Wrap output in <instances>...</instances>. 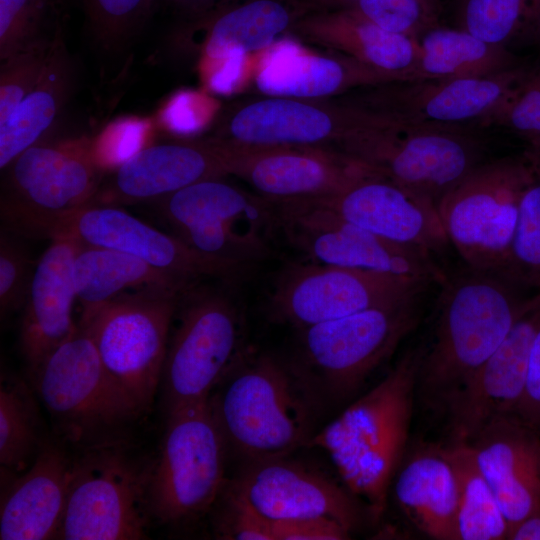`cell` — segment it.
I'll list each match as a JSON object with an SVG mask.
<instances>
[{"label": "cell", "mask_w": 540, "mask_h": 540, "mask_svg": "<svg viewBox=\"0 0 540 540\" xmlns=\"http://www.w3.org/2000/svg\"><path fill=\"white\" fill-rule=\"evenodd\" d=\"M479 127L505 128L529 144L540 140V63L528 65L518 84Z\"/></svg>", "instance_id": "cell-39"}, {"label": "cell", "mask_w": 540, "mask_h": 540, "mask_svg": "<svg viewBox=\"0 0 540 540\" xmlns=\"http://www.w3.org/2000/svg\"><path fill=\"white\" fill-rule=\"evenodd\" d=\"M53 0H0V61L47 38Z\"/></svg>", "instance_id": "cell-38"}, {"label": "cell", "mask_w": 540, "mask_h": 540, "mask_svg": "<svg viewBox=\"0 0 540 540\" xmlns=\"http://www.w3.org/2000/svg\"><path fill=\"white\" fill-rule=\"evenodd\" d=\"M179 323L167 346L161 383L168 414L207 402L244 355L243 327L233 301L209 288L185 290Z\"/></svg>", "instance_id": "cell-10"}, {"label": "cell", "mask_w": 540, "mask_h": 540, "mask_svg": "<svg viewBox=\"0 0 540 540\" xmlns=\"http://www.w3.org/2000/svg\"><path fill=\"white\" fill-rule=\"evenodd\" d=\"M346 9L386 31L414 39L439 24L440 11L426 0H353Z\"/></svg>", "instance_id": "cell-41"}, {"label": "cell", "mask_w": 540, "mask_h": 540, "mask_svg": "<svg viewBox=\"0 0 540 540\" xmlns=\"http://www.w3.org/2000/svg\"><path fill=\"white\" fill-rule=\"evenodd\" d=\"M183 292L153 288L125 293L82 327L106 371L142 413L161 383L169 329Z\"/></svg>", "instance_id": "cell-12"}, {"label": "cell", "mask_w": 540, "mask_h": 540, "mask_svg": "<svg viewBox=\"0 0 540 540\" xmlns=\"http://www.w3.org/2000/svg\"><path fill=\"white\" fill-rule=\"evenodd\" d=\"M59 1V0H58Z\"/></svg>", "instance_id": "cell-56"}, {"label": "cell", "mask_w": 540, "mask_h": 540, "mask_svg": "<svg viewBox=\"0 0 540 540\" xmlns=\"http://www.w3.org/2000/svg\"><path fill=\"white\" fill-rule=\"evenodd\" d=\"M32 385L22 378L4 375L0 382L1 475L26 471L47 441Z\"/></svg>", "instance_id": "cell-35"}, {"label": "cell", "mask_w": 540, "mask_h": 540, "mask_svg": "<svg viewBox=\"0 0 540 540\" xmlns=\"http://www.w3.org/2000/svg\"><path fill=\"white\" fill-rule=\"evenodd\" d=\"M417 44L412 80L490 76L520 64L507 47L489 44L458 27L438 24L421 34Z\"/></svg>", "instance_id": "cell-33"}, {"label": "cell", "mask_w": 540, "mask_h": 540, "mask_svg": "<svg viewBox=\"0 0 540 540\" xmlns=\"http://www.w3.org/2000/svg\"><path fill=\"white\" fill-rule=\"evenodd\" d=\"M226 174L225 151L217 140L149 145L104 178L90 205L158 201L198 181Z\"/></svg>", "instance_id": "cell-22"}, {"label": "cell", "mask_w": 540, "mask_h": 540, "mask_svg": "<svg viewBox=\"0 0 540 540\" xmlns=\"http://www.w3.org/2000/svg\"><path fill=\"white\" fill-rule=\"evenodd\" d=\"M529 64L483 77L438 78L382 83L357 108L418 124L480 126L518 84Z\"/></svg>", "instance_id": "cell-18"}, {"label": "cell", "mask_w": 540, "mask_h": 540, "mask_svg": "<svg viewBox=\"0 0 540 540\" xmlns=\"http://www.w3.org/2000/svg\"><path fill=\"white\" fill-rule=\"evenodd\" d=\"M213 529L226 540H273L270 520L260 515L225 485L215 502Z\"/></svg>", "instance_id": "cell-43"}, {"label": "cell", "mask_w": 540, "mask_h": 540, "mask_svg": "<svg viewBox=\"0 0 540 540\" xmlns=\"http://www.w3.org/2000/svg\"><path fill=\"white\" fill-rule=\"evenodd\" d=\"M272 204L220 178L198 181L158 200L161 215L181 240L238 269L269 254V236L278 224Z\"/></svg>", "instance_id": "cell-11"}, {"label": "cell", "mask_w": 540, "mask_h": 540, "mask_svg": "<svg viewBox=\"0 0 540 540\" xmlns=\"http://www.w3.org/2000/svg\"><path fill=\"white\" fill-rule=\"evenodd\" d=\"M56 436L78 450L124 440L143 413L106 371L86 329L78 326L30 377Z\"/></svg>", "instance_id": "cell-5"}, {"label": "cell", "mask_w": 540, "mask_h": 540, "mask_svg": "<svg viewBox=\"0 0 540 540\" xmlns=\"http://www.w3.org/2000/svg\"><path fill=\"white\" fill-rule=\"evenodd\" d=\"M94 38L105 49L123 46L142 26L156 0H84Z\"/></svg>", "instance_id": "cell-40"}, {"label": "cell", "mask_w": 540, "mask_h": 540, "mask_svg": "<svg viewBox=\"0 0 540 540\" xmlns=\"http://www.w3.org/2000/svg\"><path fill=\"white\" fill-rule=\"evenodd\" d=\"M529 37L540 43V14L529 34Z\"/></svg>", "instance_id": "cell-53"}, {"label": "cell", "mask_w": 540, "mask_h": 540, "mask_svg": "<svg viewBox=\"0 0 540 540\" xmlns=\"http://www.w3.org/2000/svg\"><path fill=\"white\" fill-rule=\"evenodd\" d=\"M2 215L11 227L90 205L104 178L93 139H46L21 152L5 169Z\"/></svg>", "instance_id": "cell-13"}, {"label": "cell", "mask_w": 540, "mask_h": 540, "mask_svg": "<svg viewBox=\"0 0 540 540\" xmlns=\"http://www.w3.org/2000/svg\"><path fill=\"white\" fill-rule=\"evenodd\" d=\"M298 25L326 36L352 59L393 81L412 80L418 58L417 39L386 31L349 9L308 17Z\"/></svg>", "instance_id": "cell-31"}, {"label": "cell", "mask_w": 540, "mask_h": 540, "mask_svg": "<svg viewBox=\"0 0 540 540\" xmlns=\"http://www.w3.org/2000/svg\"><path fill=\"white\" fill-rule=\"evenodd\" d=\"M298 16L288 0L229 1L201 16L207 34L205 57L214 62L232 50L247 54L269 48Z\"/></svg>", "instance_id": "cell-32"}, {"label": "cell", "mask_w": 540, "mask_h": 540, "mask_svg": "<svg viewBox=\"0 0 540 540\" xmlns=\"http://www.w3.org/2000/svg\"><path fill=\"white\" fill-rule=\"evenodd\" d=\"M14 228L47 238L63 234L83 245L123 252L193 283L201 277H227L239 270L199 253L178 236L150 226L119 206L87 205L54 216L28 219Z\"/></svg>", "instance_id": "cell-15"}, {"label": "cell", "mask_w": 540, "mask_h": 540, "mask_svg": "<svg viewBox=\"0 0 540 540\" xmlns=\"http://www.w3.org/2000/svg\"><path fill=\"white\" fill-rule=\"evenodd\" d=\"M540 328V293L448 408L454 440L468 442L490 419L514 413L526 387L530 354Z\"/></svg>", "instance_id": "cell-21"}, {"label": "cell", "mask_w": 540, "mask_h": 540, "mask_svg": "<svg viewBox=\"0 0 540 540\" xmlns=\"http://www.w3.org/2000/svg\"><path fill=\"white\" fill-rule=\"evenodd\" d=\"M246 62L247 53L237 49L214 61L208 76L210 90L223 95L234 92L244 79Z\"/></svg>", "instance_id": "cell-49"}, {"label": "cell", "mask_w": 540, "mask_h": 540, "mask_svg": "<svg viewBox=\"0 0 540 540\" xmlns=\"http://www.w3.org/2000/svg\"><path fill=\"white\" fill-rule=\"evenodd\" d=\"M273 540H346L351 532L336 521L302 519L271 521Z\"/></svg>", "instance_id": "cell-46"}, {"label": "cell", "mask_w": 540, "mask_h": 540, "mask_svg": "<svg viewBox=\"0 0 540 540\" xmlns=\"http://www.w3.org/2000/svg\"><path fill=\"white\" fill-rule=\"evenodd\" d=\"M165 2L193 16H201L230 0H156Z\"/></svg>", "instance_id": "cell-50"}, {"label": "cell", "mask_w": 540, "mask_h": 540, "mask_svg": "<svg viewBox=\"0 0 540 540\" xmlns=\"http://www.w3.org/2000/svg\"><path fill=\"white\" fill-rule=\"evenodd\" d=\"M149 123L140 119H124L108 127L93 139L94 156L104 170L115 169L144 146Z\"/></svg>", "instance_id": "cell-45"}, {"label": "cell", "mask_w": 540, "mask_h": 540, "mask_svg": "<svg viewBox=\"0 0 540 540\" xmlns=\"http://www.w3.org/2000/svg\"><path fill=\"white\" fill-rule=\"evenodd\" d=\"M77 302L81 308L78 326H86L113 299L129 292L164 288L183 292L194 283L156 268L132 255L81 244L73 265Z\"/></svg>", "instance_id": "cell-28"}, {"label": "cell", "mask_w": 540, "mask_h": 540, "mask_svg": "<svg viewBox=\"0 0 540 540\" xmlns=\"http://www.w3.org/2000/svg\"><path fill=\"white\" fill-rule=\"evenodd\" d=\"M49 239L34 268L20 324L19 346L28 377L77 329L73 265L81 243L63 234Z\"/></svg>", "instance_id": "cell-24"}, {"label": "cell", "mask_w": 540, "mask_h": 540, "mask_svg": "<svg viewBox=\"0 0 540 540\" xmlns=\"http://www.w3.org/2000/svg\"><path fill=\"white\" fill-rule=\"evenodd\" d=\"M318 1L323 2V3H345V4H349L353 0H318Z\"/></svg>", "instance_id": "cell-54"}, {"label": "cell", "mask_w": 540, "mask_h": 540, "mask_svg": "<svg viewBox=\"0 0 540 540\" xmlns=\"http://www.w3.org/2000/svg\"><path fill=\"white\" fill-rule=\"evenodd\" d=\"M309 201L395 243L422 248L431 254L449 244L437 205L380 174L359 179L336 194Z\"/></svg>", "instance_id": "cell-20"}, {"label": "cell", "mask_w": 540, "mask_h": 540, "mask_svg": "<svg viewBox=\"0 0 540 540\" xmlns=\"http://www.w3.org/2000/svg\"><path fill=\"white\" fill-rule=\"evenodd\" d=\"M441 286L430 339L419 345L418 388L428 404L448 410L533 294L501 274L469 267Z\"/></svg>", "instance_id": "cell-1"}, {"label": "cell", "mask_w": 540, "mask_h": 540, "mask_svg": "<svg viewBox=\"0 0 540 540\" xmlns=\"http://www.w3.org/2000/svg\"><path fill=\"white\" fill-rule=\"evenodd\" d=\"M72 457L46 441L30 467L1 475V540L58 539L71 477Z\"/></svg>", "instance_id": "cell-25"}, {"label": "cell", "mask_w": 540, "mask_h": 540, "mask_svg": "<svg viewBox=\"0 0 540 540\" xmlns=\"http://www.w3.org/2000/svg\"><path fill=\"white\" fill-rule=\"evenodd\" d=\"M395 499L409 521L437 540H459L458 485L445 449H426L400 469Z\"/></svg>", "instance_id": "cell-29"}, {"label": "cell", "mask_w": 540, "mask_h": 540, "mask_svg": "<svg viewBox=\"0 0 540 540\" xmlns=\"http://www.w3.org/2000/svg\"><path fill=\"white\" fill-rule=\"evenodd\" d=\"M540 0H458L457 27L493 45L505 46L529 34Z\"/></svg>", "instance_id": "cell-36"}, {"label": "cell", "mask_w": 540, "mask_h": 540, "mask_svg": "<svg viewBox=\"0 0 540 540\" xmlns=\"http://www.w3.org/2000/svg\"><path fill=\"white\" fill-rule=\"evenodd\" d=\"M420 346L409 350L372 389L316 432L308 447L324 450L347 489L372 520L386 508L400 465L418 387Z\"/></svg>", "instance_id": "cell-2"}, {"label": "cell", "mask_w": 540, "mask_h": 540, "mask_svg": "<svg viewBox=\"0 0 540 540\" xmlns=\"http://www.w3.org/2000/svg\"><path fill=\"white\" fill-rule=\"evenodd\" d=\"M58 539L140 540L152 516L149 481L152 460L134 457L116 441L79 450Z\"/></svg>", "instance_id": "cell-6"}, {"label": "cell", "mask_w": 540, "mask_h": 540, "mask_svg": "<svg viewBox=\"0 0 540 540\" xmlns=\"http://www.w3.org/2000/svg\"><path fill=\"white\" fill-rule=\"evenodd\" d=\"M225 488L271 521L328 519L352 532L365 516L347 488L287 456L248 461Z\"/></svg>", "instance_id": "cell-17"}, {"label": "cell", "mask_w": 540, "mask_h": 540, "mask_svg": "<svg viewBox=\"0 0 540 540\" xmlns=\"http://www.w3.org/2000/svg\"><path fill=\"white\" fill-rule=\"evenodd\" d=\"M509 525L540 509V431L514 413L498 415L468 441Z\"/></svg>", "instance_id": "cell-23"}, {"label": "cell", "mask_w": 540, "mask_h": 540, "mask_svg": "<svg viewBox=\"0 0 540 540\" xmlns=\"http://www.w3.org/2000/svg\"><path fill=\"white\" fill-rule=\"evenodd\" d=\"M393 81L358 61H340L311 53L301 45L283 39L269 47L255 76L264 94L285 98H319L354 85Z\"/></svg>", "instance_id": "cell-27"}, {"label": "cell", "mask_w": 540, "mask_h": 540, "mask_svg": "<svg viewBox=\"0 0 540 540\" xmlns=\"http://www.w3.org/2000/svg\"><path fill=\"white\" fill-rule=\"evenodd\" d=\"M534 177L525 154L484 161L440 199L448 241L469 268L502 273L521 197Z\"/></svg>", "instance_id": "cell-7"}, {"label": "cell", "mask_w": 540, "mask_h": 540, "mask_svg": "<svg viewBox=\"0 0 540 540\" xmlns=\"http://www.w3.org/2000/svg\"><path fill=\"white\" fill-rule=\"evenodd\" d=\"M501 275L530 294L540 293V176L536 173L521 197Z\"/></svg>", "instance_id": "cell-37"}, {"label": "cell", "mask_w": 540, "mask_h": 540, "mask_svg": "<svg viewBox=\"0 0 540 540\" xmlns=\"http://www.w3.org/2000/svg\"><path fill=\"white\" fill-rule=\"evenodd\" d=\"M34 270L27 253L2 232L0 239L1 318L24 306Z\"/></svg>", "instance_id": "cell-44"}, {"label": "cell", "mask_w": 540, "mask_h": 540, "mask_svg": "<svg viewBox=\"0 0 540 540\" xmlns=\"http://www.w3.org/2000/svg\"><path fill=\"white\" fill-rule=\"evenodd\" d=\"M203 100L192 92L175 95L162 113L166 126L180 134L197 132L206 122Z\"/></svg>", "instance_id": "cell-47"}, {"label": "cell", "mask_w": 540, "mask_h": 540, "mask_svg": "<svg viewBox=\"0 0 540 540\" xmlns=\"http://www.w3.org/2000/svg\"><path fill=\"white\" fill-rule=\"evenodd\" d=\"M347 121L348 109L336 117L306 102L271 96L236 111L218 140L238 148L311 147L341 140Z\"/></svg>", "instance_id": "cell-26"}, {"label": "cell", "mask_w": 540, "mask_h": 540, "mask_svg": "<svg viewBox=\"0 0 540 540\" xmlns=\"http://www.w3.org/2000/svg\"><path fill=\"white\" fill-rule=\"evenodd\" d=\"M75 76V63L59 24L36 85L0 125L1 170L46 137L72 93Z\"/></svg>", "instance_id": "cell-30"}, {"label": "cell", "mask_w": 540, "mask_h": 540, "mask_svg": "<svg viewBox=\"0 0 540 540\" xmlns=\"http://www.w3.org/2000/svg\"><path fill=\"white\" fill-rule=\"evenodd\" d=\"M227 452L208 401L168 414L159 453L151 464L153 518L178 525L212 510L227 481Z\"/></svg>", "instance_id": "cell-9"}, {"label": "cell", "mask_w": 540, "mask_h": 540, "mask_svg": "<svg viewBox=\"0 0 540 540\" xmlns=\"http://www.w3.org/2000/svg\"><path fill=\"white\" fill-rule=\"evenodd\" d=\"M218 141L225 150L228 174L244 179L274 204L330 196L379 174L345 152L312 147L238 148Z\"/></svg>", "instance_id": "cell-19"}, {"label": "cell", "mask_w": 540, "mask_h": 540, "mask_svg": "<svg viewBox=\"0 0 540 540\" xmlns=\"http://www.w3.org/2000/svg\"><path fill=\"white\" fill-rule=\"evenodd\" d=\"M458 485L459 540L508 539L509 525L499 502L482 474L468 442L454 440L445 448Z\"/></svg>", "instance_id": "cell-34"}, {"label": "cell", "mask_w": 540, "mask_h": 540, "mask_svg": "<svg viewBox=\"0 0 540 540\" xmlns=\"http://www.w3.org/2000/svg\"><path fill=\"white\" fill-rule=\"evenodd\" d=\"M287 239L314 263L414 278L446 279L432 254L384 239L309 200L277 204Z\"/></svg>", "instance_id": "cell-14"}, {"label": "cell", "mask_w": 540, "mask_h": 540, "mask_svg": "<svg viewBox=\"0 0 540 540\" xmlns=\"http://www.w3.org/2000/svg\"><path fill=\"white\" fill-rule=\"evenodd\" d=\"M320 400L299 367L270 355H243L208 404L228 450L250 461L307 446L316 433Z\"/></svg>", "instance_id": "cell-3"}, {"label": "cell", "mask_w": 540, "mask_h": 540, "mask_svg": "<svg viewBox=\"0 0 540 540\" xmlns=\"http://www.w3.org/2000/svg\"><path fill=\"white\" fill-rule=\"evenodd\" d=\"M534 172L540 176V140L529 144L527 151L524 153Z\"/></svg>", "instance_id": "cell-52"}, {"label": "cell", "mask_w": 540, "mask_h": 540, "mask_svg": "<svg viewBox=\"0 0 540 540\" xmlns=\"http://www.w3.org/2000/svg\"><path fill=\"white\" fill-rule=\"evenodd\" d=\"M428 282L318 263L285 271L272 293L276 315L300 329L423 294Z\"/></svg>", "instance_id": "cell-16"}, {"label": "cell", "mask_w": 540, "mask_h": 540, "mask_svg": "<svg viewBox=\"0 0 540 540\" xmlns=\"http://www.w3.org/2000/svg\"><path fill=\"white\" fill-rule=\"evenodd\" d=\"M514 414L540 431V328L530 354L525 391Z\"/></svg>", "instance_id": "cell-48"}, {"label": "cell", "mask_w": 540, "mask_h": 540, "mask_svg": "<svg viewBox=\"0 0 540 540\" xmlns=\"http://www.w3.org/2000/svg\"><path fill=\"white\" fill-rule=\"evenodd\" d=\"M341 142L343 152L436 205L484 162L471 128L412 123L357 107L350 108Z\"/></svg>", "instance_id": "cell-4"}, {"label": "cell", "mask_w": 540, "mask_h": 540, "mask_svg": "<svg viewBox=\"0 0 540 540\" xmlns=\"http://www.w3.org/2000/svg\"><path fill=\"white\" fill-rule=\"evenodd\" d=\"M431 6L440 11V0H426Z\"/></svg>", "instance_id": "cell-55"}, {"label": "cell", "mask_w": 540, "mask_h": 540, "mask_svg": "<svg viewBox=\"0 0 540 540\" xmlns=\"http://www.w3.org/2000/svg\"><path fill=\"white\" fill-rule=\"evenodd\" d=\"M54 35L0 61V125L8 120L36 85L46 63Z\"/></svg>", "instance_id": "cell-42"}, {"label": "cell", "mask_w": 540, "mask_h": 540, "mask_svg": "<svg viewBox=\"0 0 540 540\" xmlns=\"http://www.w3.org/2000/svg\"><path fill=\"white\" fill-rule=\"evenodd\" d=\"M508 539L540 540V509L519 524Z\"/></svg>", "instance_id": "cell-51"}, {"label": "cell", "mask_w": 540, "mask_h": 540, "mask_svg": "<svg viewBox=\"0 0 540 540\" xmlns=\"http://www.w3.org/2000/svg\"><path fill=\"white\" fill-rule=\"evenodd\" d=\"M302 328L301 371L319 396H351L419 321V297Z\"/></svg>", "instance_id": "cell-8"}]
</instances>
